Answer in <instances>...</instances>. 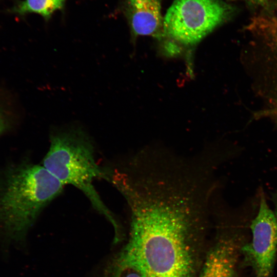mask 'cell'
Wrapping results in <instances>:
<instances>
[{
  "label": "cell",
  "instance_id": "obj_1",
  "mask_svg": "<svg viewBox=\"0 0 277 277\" xmlns=\"http://www.w3.org/2000/svg\"><path fill=\"white\" fill-rule=\"evenodd\" d=\"M116 188L130 223L114 266L142 277H197L212 217L213 183L191 169L164 164L146 167Z\"/></svg>",
  "mask_w": 277,
  "mask_h": 277
},
{
  "label": "cell",
  "instance_id": "obj_2",
  "mask_svg": "<svg viewBox=\"0 0 277 277\" xmlns=\"http://www.w3.org/2000/svg\"><path fill=\"white\" fill-rule=\"evenodd\" d=\"M64 187L43 165L22 162L6 168L0 175V233L10 241H25Z\"/></svg>",
  "mask_w": 277,
  "mask_h": 277
},
{
  "label": "cell",
  "instance_id": "obj_3",
  "mask_svg": "<svg viewBox=\"0 0 277 277\" xmlns=\"http://www.w3.org/2000/svg\"><path fill=\"white\" fill-rule=\"evenodd\" d=\"M94 150L91 138L80 127L56 131L50 135L49 148L42 165L64 186L71 185L81 191L118 232V224L93 184L97 179L111 183L112 175V171L97 164Z\"/></svg>",
  "mask_w": 277,
  "mask_h": 277
},
{
  "label": "cell",
  "instance_id": "obj_4",
  "mask_svg": "<svg viewBox=\"0 0 277 277\" xmlns=\"http://www.w3.org/2000/svg\"><path fill=\"white\" fill-rule=\"evenodd\" d=\"M235 12L222 0H175L164 17L166 36L184 45L195 44Z\"/></svg>",
  "mask_w": 277,
  "mask_h": 277
},
{
  "label": "cell",
  "instance_id": "obj_5",
  "mask_svg": "<svg viewBox=\"0 0 277 277\" xmlns=\"http://www.w3.org/2000/svg\"><path fill=\"white\" fill-rule=\"evenodd\" d=\"M240 211V206L231 207L225 201L213 205L212 217L217 224V235L205 253L197 277H239L236 266L242 235L236 222Z\"/></svg>",
  "mask_w": 277,
  "mask_h": 277
},
{
  "label": "cell",
  "instance_id": "obj_6",
  "mask_svg": "<svg viewBox=\"0 0 277 277\" xmlns=\"http://www.w3.org/2000/svg\"><path fill=\"white\" fill-rule=\"evenodd\" d=\"M258 189L259 208L249 225L252 239L242 246L240 252L244 265L252 269L256 277H271L277 251V221L263 187Z\"/></svg>",
  "mask_w": 277,
  "mask_h": 277
},
{
  "label": "cell",
  "instance_id": "obj_7",
  "mask_svg": "<svg viewBox=\"0 0 277 277\" xmlns=\"http://www.w3.org/2000/svg\"><path fill=\"white\" fill-rule=\"evenodd\" d=\"M162 0H125L124 9L135 44L139 36L166 37L161 12Z\"/></svg>",
  "mask_w": 277,
  "mask_h": 277
},
{
  "label": "cell",
  "instance_id": "obj_8",
  "mask_svg": "<svg viewBox=\"0 0 277 277\" xmlns=\"http://www.w3.org/2000/svg\"><path fill=\"white\" fill-rule=\"evenodd\" d=\"M23 113L18 94L0 78V136L16 128Z\"/></svg>",
  "mask_w": 277,
  "mask_h": 277
},
{
  "label": "cell",
  "instance_id": "obj_9",
  "mask_svg": "<svg viewBox=\"0 0 277 277\" xmlns=\"http://www.w3.org/2000/svg\"><path fill=\"white\" fill-rule=\"evenodd\" d=\"M65 2L66 0H23L17 2L8 11L18 15L34 13L48 21L55 11L64 9Z\"/></svg>",
  "mask_w": 277,
  "mask_h": 277
},
{
  "label": "cell",
  "instance_id": "obj_10",
  "mask_svg": "<svg viewBox=\"0 0 277 277\" xmlns=\"http://www.w3.org/2000/svg\"><path fill=\"white\" fill-rule=\"evenodd\" d=\"M254 34L264 39L277 52V16L267 12L256 15L253 22Z\"/></svg>",
  "mask_w": 277,
  "mask_h": 277
},
{
  "label": "cell",
  "instance_id": "obj_11",
  "mask_svg": "<svg viewBox=\"0 0 277 277\" xmlns=\"http://www.w3.org/2000/svg\"><path fill=\"white\" fill-rule=\"evenodd\" d=\"M236 1V0H231ZM238 1V0H236ZM244 1L247 4L253 7H262L267 11L271 10L272 3L269 0H240Z\"/></svg>",
  "mask_w": 277,
  "mask_h": 277
},
{
  "label": "cell",
  "instance_id": "obj_12",
  "mask_svg": "<svg viewBox=\"0 0 277 277\" xmlns=\"http://www.w3.org/2000/svg\"><path fill=\"white\" fill-rule=\"evenodd\" d=\"M270 199L274 205V210L273 212L277 221V190L271 193Z\"/></svg>",
  "mask_w": 277,
  "mask_h": 277
},
{
  "label": "cell",
  "instance_id": "obj_13",
  "mask_svg": "<svg viewBox=\"0 0 277 277\" xmlns=\"http://www.w3.org/2000/svg\"><path fill=\"white\" fill-rule=\"evenodd\" d=\"M126 273L125 275L124 272L123 273V277H142L140 274L132 270H125ZM122 276H121L122 277Z\"/></svg>",
  "mask_w": 277,
  "mask_h": 277
},
{
  "label": "cell",
  "instance_id": "obj_14",
  "mask_svg": "<svg viewBox=\"0 0 277 277\" xmlns=\"http://www.w3.org/2000/svg\"><path fill=\"white\" fill-rule=\"evenodd\" d=\"M275 112L274 113V116H276V123H277V106H276V109H275Z\"/></svg>",
  "mask_w": 277,
  "mask_h": 277
}]
</instances>
